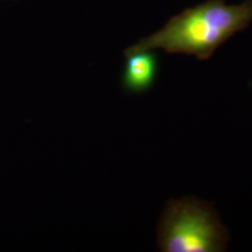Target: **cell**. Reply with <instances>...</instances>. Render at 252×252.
Here are the masks:
<instances>
[{"instance_id":"cell-1","label":"cell","mask_w":252,"mask_h":252,"mask_svg":"<svg viewBox=\"0 0 252 252\" xmlns=\"http://www.w3.org/2000/svg\"><path fill=\"white\" fill-rule=\"evenodd\" d=\"M251 24L252 0H244L239 5L208 0L171 18L159 31L125 49L124 55L163 50L168 54L193 55L204 61Z\"/></svg>"},{"instance_id":"cell-2","label":"cell","mask_w":252,"mask_h":252,"mask_svg":"<svg viewBox=\"0 0 252 252\" xmlns=\"http://www.w3.org/2000/svg\"><path fill=\"white\" fill-rule=\"evenodd\" d=\"M229 234L210 206L194 197L167 203L158 229V245L163 252L224 251Z\"/></svg>"},{"instance_id":"cell-3","label":"cell","mask_w":252,"mask_h":252,"mask_svg":"<svg viewBox=\"0 0 252 252\" xmlns=\"http://www.w3.org/2000/svg\"><path fill=\"white\" fill-rule=\"evenodd\" d=\"M123 87L126 91L140 94L153 86L158 72V59L154 52H138L125 55Z\"/></svg>"}]
</instances>
